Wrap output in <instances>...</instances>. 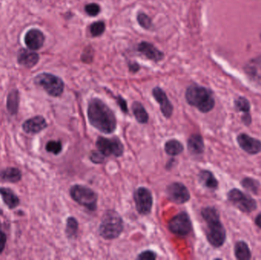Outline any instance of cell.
I'll return each mask as SVG.
<instances>
[{
  "mask_svg": "<svg viewBox=\"0 0 261 260\" xmlns=\"http://www.w3.org/2000/svg\"><path fill=\"white\" fill-rule=\"evenodd\" d=\"M87 116L92 126L104 134H111L117 128V120L113 110L97 98L89 102Z\"/></svg>",
  "mask_w": 261,
  "mask_h": 260,
  "instance_id": "1",
  "label": "cell"
},
{
  "mask_svg": "<svg viewBox=\"0 0 261 260\" xmlns=\"http://www.w3.org/2000/svg\"><path fill=\"white\" fill-rule=\"evenodd\" d=\"M202 216L207 225L206 237L209 243L215 247L222 246L226 241V231L218 211L213 207H207L202 210Z\"/></svg>",
  "mask_w": 261,
  "mask_h": 260,
  "instance_id": "2",
  "label": "cell"
},
{
  "mask_svg": "<svg viewBox=\"0 0 261 260\" xmlns=\"http://www.w3.org/2000/svg\"><path fill=\"white\" fill-rule=\"evenodd\" d=\"M185 99L190 105L198 108L201 113H209L215 106V99L212 92L197 85L187 88Z\"/></svg>",
  "mask_w": 261,
  "mask_h": 260,
  "instance_id": "3",
  "label": "cell"
},
{
  "mask_svg": "<svg viewBox=\"0 0 261 260\" xmlns=\"http://www.w3.org/2000/svg\"><path fill=\"white\" fill-rule=\"evenodd\" d=\"M124 230L123 220L115 211H108L104 214L99 225V232L105 240L117 238Z\"/></svg>",
  "mask_w": 261,
  "mask_h": 260,
  "instance_id": "4",
  "label": "cell"
},
{
  "mask_svg": "<svg viewBox=\"0 0 261 260\" xmlns=\"http://www.w3.org/2000/svg\"><path fill=\"white\" fill-rule=\"evenodd\" d=\"M72 199L79 205L85 207L90 211H95L97 205L98 196L93 190L85 185H73L70 190Z\"/></svg>",
  "mask_w": 261,
  "mask_h": 260,
  "instance_id": "5",
  "label": "cell"
},
{
  "mask_svg": "<svg viewBox=\"0 0 261 260\" xmlns=\"http://www.w3.org/2000/svg\"><path fill=\"white\" fill-rule=\"evenodd\" d=\"M36 84L40 86L50 96L58 97L64 90V83L61 79L51 73H41L34 80Z\"/></svg>",
  "mask_w": 261,
  "mask_h": 260,
  "instance_id": "6",
  "label": "cell"
},
{
  "mask_svg": "<svg viewBox=\"0 0 261 260\" xmlns=\"http://www.w3.org/2000/svg\"><path fill=\"white\" fill-rule=\"evenodd\" d=\"M96 147L98 151L105 156H115L119 157L123 154L124 146L121 140L118 137L113 138H105L103 137H98L96 140Z\"/></svg>",
  "mask_w": 261,
  "mask_h": 260,
  "instance_id": "7",
  "label": "cell"
},
{
  "mask_svg": "<svg viewBox=\"0 0 261 260\" xmlns=\"http://www.w3.org/2000/svg\"><path fill=\"white\" fill-rule=\"evenodd\" d=\"M228 199L242 212H252L256 208V203L253 199L237 189L229 191Z\"/></svg>",
  "mask_w": 261,
  "mask_h": 260,
  "instance_id": "8",
  "label": "cell"
},
{
  "mask_svg": "<svg viewBox=\"0 0 261 260\" xmlns=\"http://www.w3.org/2000/svg\"><path fill=\"white\" fill-rule=\"evenodd\" d=\"M170 232L175 235L185 237L192 231V222L187 212H181L173 217L168 224Z\"/></svg>",
  "mask_w": 261,
  "mask_h": 260,
  "instance_id": "9",
  "label": "cell"
},
{
  "mask_svg": "<svg viewBox=\"0 0 261 260\" xmlns=\"http://www.w3.org/2000/svg\"><path fill=\"white\" fill-rule=\"evenodd\" d=\"M134 201L139 214L142 215L150 214L153 206V196L150 190L140 187L134 193Z\"/></svg>",
  "mask_w": 261,
  "mask_h": 260,
  "instance_id": "10",
  "label": "cell"
},
{
  "mask_svg": "<svg viewBox=\"0 0 261 260\" xmlns=\"http://www.w3.org/2000/svg\"><path fill=\"white\" fill-rule=\"evenodd\" d=\"M167 195L169 200L178 205L185 203L190 199V192L180 182H173L169 185L167 188Z\"/></svg>",
  "mask_w": 261,
  "mask_h": 260,
  "instance_id": "11",
  "label": "cell"
},
{
  "mask_svg": "<svg viewBox=\"0 0 261 260\" xmlns=\"http://www.w3.org/2000/svg\"><path fill=\"white\" fill-rule=\"evenodd\" d=\"M237 140L241 149L247 154L254 155L261 151V142L257 139L253 138L246 134H241L238 135Z\"/></svg>",
  "mask_w": 261,
  "mask_h": 260,
  "instance_id": "12",
  "label": "cell"
},
{
  "mask_svg": "<svg viewBox=\"0 0 261 260\" xmlns=\"http://www.w3.org/2000/svg\"><path fill=\"white\" fill-rule=\"evenodd\" d=\"M152 94L157 102L159 103L161 112L164 117L167 119L171 117L172 114H173V107L164 90L159 87H155L152 91Z\"/></svg>",
  "mask_w": 261,
  "mask_h": 260,
  "instance_id": "13",
  "label": "cell"
},
{
  "mask_svg": "<svg viewBox=\"0 0 261 260\" xmlns=\"http://www.w3.org/2000/svg\"><path fill=\"white\" fill-rule=\"evenodd\" d=\"M48 127L46 120L42 116H35L28 119L22 125V129L27 134H35L45 130Z\"/></svg>",
  "mask_w": 261,
  "mask_h": 260,
  "instance_id": "14",
  "label": "cell"
},
{
  "mask_svg": "<svg viewBox=\"0 0 261 260\" xmlns=\"http://www.w3.org/2000/svg\"><path fill=\"white\" fill-rule=\"evenodd\" d=\"M25 45L32 51L40 49L45 42V35L39 29H31L25 36Z\"/></svg>",
  "mask_w": 261,
  "mask_h": 260,
  "instance_id": "15",
  "label": "cell"
},
{
  "mask_svg": "<svg viewBox=\"0 0 261 260\" xmlns=\"http://www.w3.org/2000/svg\"><path fill=\"white\" fill-rule=\"evenodd\" d=\"M138 51L143 55L145 56L147 58L150 59L153 61L158 62L164 58L163 52L148 42H141L138 45Z\"/></svg>",
  "mask_w": 261,
  "mask_h": 260,
  "instance_id": "16",
  "label": "cell"
},
{
  "mask_svg": "<svg viewBox=\"0 0 261 260\" xmlns=\"http://www.w3.org/2000/svg\"><path fill=\"white\" fill-rule=\"evenodd\" d=\"M39 54L32 50L22 49L18 54V63L25 67L31 68L39 62Z\"/></svg>",
  "mask_w": 261,
  "mask_h": 260,
  "instance_id": "17",
  "label": "cell"
},
{
  "mask_svg": "<svg viewBox=\"0 0 261 260\" xmlns=\"http://www.w3.org/2000/svg\"><path fill=\"white\" fill-rule=\"evenodd\" d=\"M205 145L203 137L200 134H193L189 138L188 149L193 154H201L204 151Z\"/></svg>",
  "mask_w": 261,
  "mask_h": 260,
  "instance_id": "18",
  "label": "cell"
},
{
  "mask_svg": "<svg viewBox=\"0 0 261 260\" xmlns=\"http://www.w3.org/2000/svg\"><path fill=\"white\" fill-rule=\"evenodd\" d=\"M245 71L252 78L261 81V56L250 60L246 65Z\"/></svg>",
  "mask_w": 261,
  "mask_h": 260,
  "instance_id": "19",
  "label": "cell"
},
{
  "mask_svg": "<svg viewBox=\"0 0 261 260\" xmlns=\"http://www.w3.org/2000/svg\"><path fill=\"white\" fill-rule=\"evenodd\" d=\"M0 196L2 197L4 203L10 209H13L19 205V198L10 189L0 188Z\"/></svg>",
  "mask_w": 261,
  "mask_h": 260,
  "instance_id": "20",
  "label": "cell"
},
{
  "mask_svg": "<svg viewBox=\"0 0 261 260\" xmlns=\"http://www.w3.org/2000/svg\"><path fill=\"white\" fill-rule=\"evenodd\" d=\"M0 178L5 182H19L22 178L21 171L17 168L10 167L4 169L0 172Z\"/></svg>",
  "mask_w": 261,
  "mask_h": 260,
  "instance_id": "21",
  "label": "cell"
},
{
  "mask_svg": "<svg viewBox=\"0 0 261 260\" xmlns=\"http://www.w3.org/2000/svg\"><path fill=\"white\" fill-rule=\"evenodd\" d=\"M199 176L200 182L206 188L210 190H216L218 188V180L210 171L202 170Z\"/></svg>",
  "mask_w": 261,
  "mask_h": 260,
  "instance_id": "22",
  "label": "cell"
},
{
  "mask_svg": "<svg viewBox=\"0 0 261 260\" xmlns=\"http://www.w3.org/2000/svg\"><path fill=\"white\" fill-rule=\"evenodd\" d=\"M19 105V93L16 90H12L7 97V110L12 116H14L17 113Z\"/></svg>",
  "mask_w": 261,
  "mask_h": 260,
  "instance_id": "23",
  "label": "cell"
},
{
  "mask_svg": "<svg viewBox=\"0 0 261 260\" xmlns=\"http://www.w3.org/2000/svg\"><path fill=\"white\" fill-rule=\"evenodd\" d=\"M132 112L135 119L139 123L146 124L148 122V114L142 104L139 102H135L132 104Z\"/></svg>",
  "mask_w": 261,
  "mask_h": 260,
  "instance_id": "24",
  "label": "cell"
},
{
  "mask_svg": "<svg viewBox=\"0 0 261 260\" xmlns=\"http://www.w3.org/2000/svg\"><path fill=\"white\" fill-rule=\"evenodd\" d=\"M235 256L239 260H248L251 258V252L247 243L244 241L238 242L235 246Z\"/></svg>",
  "mask_w": 261,
  "mask_h": 260,
  "instance_id": "25",
  "label": "cell"
},
{
  "mask_svg": "<svg viewBox=\"0 0 261 260\" xmlns=\"http://www.w3.org/2000/svg\"><path fill=\"white\" fill-rule=\"evenodd\" d=\"M164 150L168 155L174 157L179 155L183 151L184 146L179 140L172 139L166 142Z\"/></svg>",
  "mask_w": 261,
  "mask_h": 260,
  "instance_id": "26",
  "label": "cell"
},
{
  "mask_svg": "<svg viewBox=\"0 0 261 260\" xmlns=\"http://www.w3.org/2000/svg\"><path fill=\"white\" fill-rule=\"evenodd\" d=\"M78 231V222L74 217H68L67 220V227H66V234L67 237L73 238L77 236Z\"/></svg>",
  "mask_w": 261,
  "mask_h": 260,
  "instance_id": "27",
  "label": "cell"
},
{
  "mask_svg": "<svg viewBox=\"0 0 261 260\" xmlns=\"http://www.w3.org/2000/svg\"><path fill=\"white\" fill-rule=\"evenodd\" d=\"M241 185L250 193H253V194H257L258 190L259 188V183L255 179H251V178H245L241 181Z\"/></svg>",
  "mask_w": 261,
  "mask_h": 260,
  "instance_id": "28",
  "label": "cell"
},
{
  "mask_svg": "<svg viewBox=\"0 0 261 260\" xmlns=\"http://www.w3.org/2000/svg\"><path fill=\"white\" fill-rule=\"evenodd\" d=\"M235 108L237 110L244 114H249L250 113V105L248 100L244 97H239L235 102Z\"/></svg>",
  "mask_w": 261,
  "mask_h": 260,
  "instance_id": "29",
  "label": "cell"
},
{
  "mask_svg": "<svg viewBox=\"0 0 261 260\" xmlns=\"http://www.w3.org/2000/svg\"><path fill=\"white\" fill-rule=\"evenodd\" d=\"M46 151L54 155H58L62 151V143L59 140H51L46 144Z\"/></svg>",
  "mask_w": 261,
  "mask_h": 260,
  "instance_id": "30",
  "label": "cell"
},
{
  "mask_svg": "<svg viewBox=\"0 0 261 260\" xmlns=\"http://www.w3.org/2000/svg\"><path fill=\"white\" fill-rule=\"evenodd\" d=\"M105 25L103 22H96L90 26V33L93 37L101 35L105 31Z\"/></svg>",
  "mask_w": 261,
  "mask_h": 260,
  "instance_id": "31",
  "label": "cell"
},
{
  "mask_svg": "<svg viewBox=\"0 0 261 260\" xmlns=\"http://www.w3.org/2000/svg\"><path fill=\"white\" fill-rule=\"evenodd\" d=\"M138 22L142 28L149 29L152 26V21L145 13H140L138 16Z\"/></svg>",
  "mask_w": 261,
  "mask_h": 260,
  "instance_id": "32",
  "label": "cell"
},
{
  "mask_svg": "<svg viewBox=\"0 0 261 260\" xmlns=\"http://www.w3.org/2000/svg\"><path fill=\"white\" fill-rule=\"evenodd\" d=\"M86 12L90 16H96L100 13V7L96 4H90L86 6Z\"/></svg>",
  "mask_w": 261,
  "mask_h": 260,
  "instance_id": "33",
  "label": "cell"
},
{
  "mask_svg": "<svg viewBox=\"0 0 261 260\" xmlns=\"http://www.w3.org/2000/svg\"><path fill=\"white\" fill-rule=\"evenodd\" d=\"M157 255L155 252L152 250H145L141 252L137 257L140 260H155L156 259Z\"/></svg>",
  "mask_w": 261,
  "mask_h": 260,
  "instance_id": "34",
  "label": "cell"
},
{
  "mask_svg": "<svg viewBox=\"0 0 261 260\" xmlns=\"http://www.w3.org/2000/svg\"><path fill=\"white\" fill-rule=\"evenodd\" d=\"M105 157V156L102 155L99 151H98V152L93 151L90 155V160L94 163H102Z\"/></svg>",
  "mask_w": 261,
  "mask_h": 260,
  "instance_id": "35",
  "label": "cell"
},
{
  "mask_svg": "<svg viewBox=\"0 0 261 260\" xmlns=\"http://www.w3.org/2000/svg\"><path fill=\"white\" fill-rule=\"evenodd\" d=\"M6 243H7V236L1 228V224H0V253L4 251Z\"/></svg>",
  "mask_w": 261,
  "mask_h": 260,
  "instance_id": "36",
  "label": "cell"
},
{
  "mask_svg": "<svg viewBox=\"0 0 261 260\" xmlns=\"http://www.w3.org/2000/svg\"><path fill=\"white\" fill-rule=\"evenodd\" d=\"M117 102L123 113H128V105H127L126 101H125L123 98L119 96V97L117 98Z\"/></svg>",
  "mask_w": 261,
  "mask_h": 260,
  "instance_id": "37",
  "label": "cell"
},
{
  "mask_svg": "<svg viewBox=\"0 0 261 260\" xmlns=\"http://www.w3.org/2000/svg\"><path fill=\"white\" fill-rule=\"evenodd\" d=\"M242 121L246 125H249L251 123V117L250 114H244L242 117Z\"/></svg>",
  "mask_w": 261,
  "mask_h": 260,
  "instance_id": "38",
  "label": "cell"
},
{
  "mask_svg": "<svg viewBox=\"0 0 261 260\" xmlns=\"http://www.w3.org/2000/svg\"><path fill=\"white\" fill-rule=\"evenodd\" d=\"M255 224H256L258 228L261 229V214H259L256 216V219H255Z\"/></svg>",
  "mask_w": 261,
  "mask_h": 260,
  "instance_id": "39",
  "label": "cell"
},
{
  "mask_svg": "<svg viewBox=\"0 0 261 260\" xmlns=\"http://www.w3.org/2000/svg\"><path fill=\"white\" fill-rule=\"evenodd\" d=\"M138 69H139V66L137 63L130 65V70L132 71V72H137Z\"/></svg>",
  "mask_w": 261,
  "mask_h": 260,
  "instance_id": "40",
  "label": "cell"
}]
</instances>
